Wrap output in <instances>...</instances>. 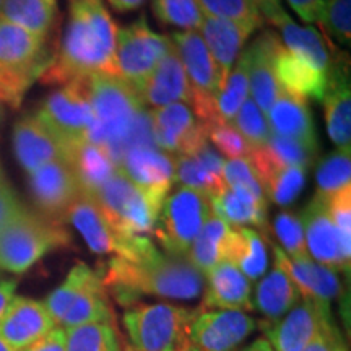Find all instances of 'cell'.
<instances>
[{
  "label": "cell",
  "mask_w": 351,
  "mask_h": 351,
  "mask_svg": "<svg viewBox=\"0 0 351 351\" xmlns=\"http://www.w3.org/2000/svg\"><path fill=\"white\" fill-rule=\"evenodd\" d=\"M171 47V38L153 32L142 15L132 25L117 29L114 54L116 73L138 91Z\"/></svg>",
  "instance_id": "obj_8"
},
{
  "label": "cell",
  "mask_w": 351,
  "mask_h": 351,
  "mask_svg": "<svg viewBox=\"0 0 351 351\" xmlns=\"http://www.w3.org/2000/svg\"><path fill=\"white\" fill-rule=\"evenodd\" d=\"M117 26L104 0H69V16L59 52L41 80L46 85H67L88 80L96 73H116Z\"/></svg>",
  "instance_id": "obj_1"
},
{
  "label": "cell",
  "mask_w": 351,
  "mask_h": 351,
  "mask_svg": "<svg viewBox=\"0 0 351 351\" xmlns=\"http://www.w3.org/2000/svg\"><path fill=\"white\" fill-rule=\"evenodd\" d=\"M0 117H2V108H0Z\"/></svg>",
  "instance_id": "obj_62"
},
{
  "label": "cell",
  "mask_w": 351,
  "mask_h": 351,
  "mask_svg": "<svg viewBox=\"0 0 351 351\" xmlns=\"http://www.w3.org/2000/svg\"><path fill=\"white\" fill-rule=\"evenodd\" d=\"M174 158V179L182 187L200 192L208 199H212L225 187V181H223L225 160L212 150L208 143L192 155Z\"/></svg>",
  "instance_id": "obj_29"
},
{
  "label": "cell",
  "mask_w": 351,
  "mask_h": 351,
  "mask_svg": "<svg viewBox=\"0 0 351 351\" xmlns=\"http://www.w3.org/2000/svg\"><path fill=\"white\" fill-rule=\"evenodd\" d=\"M302 351H346V348L340 330L333 326Z\"/></svg>",
  "instance_id": "obj_52"
},
{
  "label": "cell",
  "mask_w": 351,
  "mask_h": 351,
  "mask_svg": "<svg viewBox=\"0 0 351 351\" xmlns=\"http://www.w3.org/2000/svg\"><path fill=\"white\" fill-rule=\"evenodd\" d=\"M274 65L276 80L283 91L301 99H314L322 103L324 96L330 88V77L295 52L288 51L282 41L276 46Z\"/></svg>",
  "instance_id": "obj_21"
},
{
  "label": "cell",
  "mask_w": 351,
  "mask_h": 351,
  "mask_svg": "<svg viewBox=\"0 0 351 351\" xmlns=\"http://www.w3.org/2000/svg\"><path fill=\"white\" fill-rule=\"evenodd\" d=\"M41 36L0 19V104L20 108L26 91L52 62Z\"/></svg>",
  "instance_id": "obj_4"
},
{
  "label": "cell",
  "mask_w": 351,
  "mask_h": 351,
  "mask_svg": "<svg viewBox=\"0 0 351 351\" xmlns=\"http://www.w3.org/2000/svg\"><path fill=\"white\" fill-rule=\"evenodd\" d=\"M249 98V62L245 51L236 60L234 67L230 75L223 83L217 98V111L219 119L225 122H231L239 108L243 106L244 101Z\"/></svg>",
  "instance_id": "obj_38"
},
{
  "label": "cell",
  "mask_w": 351,
  "mask_h": 351,
  "mask_svg": "<svg viewBox=\"0 0 351 351\" xmlns=\"http://www.w3.org/2000/svg\"><path fill=\"white\" fill-rule=\"evenodd\" d=\"M152 10L160 23L174 26L179 32H199L204 23L197 0H152Z\"/></svg>",
  "instance_id": "obj_40"
},
{
  "label": "cell",
  "mask_w": 351,
  "mask_h": 351,
  "mask_svg": "<svg viewBox=\"0 0 351 351\" xmlns=\"http://www.w3.org/2000/svg\"><path fill=\"white\" fill-rule=\"evenodd\" d=\"M67 161L77 176L82 194L93 199L119 171L108 148L86 138L69 148Z\"/></svg>",
  "instance_id": "obj_26"
},
{
  "label": "cell",
  "mask_w": 351,
  "mask_h": 351,
  "mask_svg": "<svg viewBox=\"0 0 351 351\" xmlns=\"http://www.w3.org/2000/svg\"><path fill=\"white\" fill-rule=\"evenodd\" d=\"M169 191V187H138L117 171L98 192L96 202L117 231L127 236H143L155 231Z\"/></svg>",
  "instance_id": "obj_6"
},
{
  "label": "cell",
  "mask_w": 351,
  "mask_h": 351,
  "mask_svg": "<svg viewBox=\"0 0 351 351\" xmlns=\"http://www.w3.org/2000/svg\"><path fill=\"white\" fill-rule=\"evenodd\" d=\"M223 181L226 187L239 189V191L251 192L254 195H263L262 184L258 181L257 171L247 158L225 161L223 166Z\"/></svg>",
  "instance_id": "obj_49"
},
{
  "label": "cell",
  "mask_w": 351,
  "mask_h": 351,
  "mask_svg": "<svg viewBox=\"0 0 351 351\" xmlns=\"http://www.w3.org/2000/svg\"><path fill=\"white\" fill-rule=\"evenodd\" d=\"M210 215L212 208L208 197L189 187H181L165 200L153 232L165 252L186 256Z\"/></svg>",
  "instance_id": "obj_9"
},
{
  "label": "cell",
  "mask_w": 351,
  "mask_h": 351,
  "mask_svg": "<svg viewBox=\"0 0 351 351\" xmlns=\"http://www.w3.org/2000/svg\"><path fill=\"white\" fill-rule=\"evenodd\" d=\"M15 291H16V280L13 278H7L0 274V320H2L3 314L7 313L8 306L15 298Z\"/></svg>",
  "instance_id": "obj_54"
},
{
  "label": "cell",
  "mask_w": 351,
  "mask_h": 351,
  "mask_svg": "<svg viewBox=\"0 0 351 351\" xmlns=\"http://www.w3.org/2000/svg\"><path fill=\"white\" fill-rule=\"evenodd\" d=\"M269 23L275 26L280 41L288 51L302 57L330 78L335 77L340 69L350 65L346 60L348 57L343 52L332 49V43L324 38V34L311 26L298 25L285 8H280L269 20Z\"/></svg>",
  "instance_id": "obj_16"
},
{
  "label": "cell",
  "mask_w": 351,
  "mask_h": 351,
  "mask_svg": "<svg viewBox=\"0 0 351 351\" xmlns=\"http://www.w3.org/2000/svg\"><path fill=\"white\" fill-rule=\"evenodd\" d=\"M56 327L43 301L15 296L0 320V339L21 351Z\"/></svg>",
  "instance_id": "obj_20"
},
{
  "label": "cell",
  "mask_w": 351,
  "mask_h": 351,
  "mask_svg": "<svg viewBox=\"0 0 351 351\" xmlns=\"http://www.w3.org/2000/svg\"><path fill=\"white\" fill-rule=\"evenodd\" d=\"M148 119L155 147L173 156L192 155L208 143L207 130L189 104L152 109Z\"/></svg>",
  "instance_id": "obj_12"
},
{
  "label": "cell",
  "mask_w": 351,
  "mask_h": 351,
  "mask_svg": "<svg viewBox=\"0 0 351 351\" xmlns=\"http://www.w3.org/2000/svg\"><path fill=\"white\" fill-rule=\"evenodd\" d=\"M324 38L341 46L351 41V0H327L317 19Z\"/></svg>",
  "instance_id": "obj_44"
},
{
  "label": "cell",
  "mask_w": 351,
  "mask_h": 351,
  "mask_svg": "<svg viewBox=\"0 0 351 351\" xmlns=\"http://www.w3.org/2000/svg\"><path fill=\"white\" fill-rule=\"evenodd\" d=\"M65 351H121L112 324L93 322L64 328Z\"/></svg>",
  "instance_id": "obj_39"
},
{
  "label": "cell",
  "mask_w": 351,
  "mask_h": 351,
  "mask_svg": "<svg viewBox=\"0 0 351 351\" xmlns=\"http://www.w3.org/2000/svg\"><path fill=\"white\" fill-rule=\"evenodd\" d=\"M0 351H15V350H13L12 346H8L5 341L0 339Z\"/></svg>",
  "instance_id": "obj_58"
},
{
  "label": "cell",
  "mask_w": 351,
  "mask_h": 351,
  "mask_svg": "<svg viewBox=\"0 0 351 351\" xmlns=\"http://www.w3.org/2000/svg\"><path fill=\"white\" fill-rule=\"evenodd\" d=\"M226 262L238 267L249 282L261 278L269 265V256L262 236L252 228H232Z\"/></svg>",
  "instance_id": "obj_36"
},
{
  "label": "cell",
  "mask_w": 351,
  "mask_h": 351,
  "mask_svg": "<svg viewBox=\"0 0 351 351\" xmlns=\"http://www.w3.org/2000/svg\"><path fill=\"white\" fill-rule=\"evenodd\" d=\"M195 314L171 304L132 306L124 315L130 346L137 351H192L189 328Z\"/></svg>",
  "instance_id": "obj_7"
},
{
  "label": "cell",
  "mask_w": 351,
  "mask_h": 351,
  "mask_svg": "<svg viewBox=\"0 0 351 351\" xmlns=\"http://www.w3.org/2000/svg\"><path fill=\"white\" fill-rule=\"evenodd\" d=\"M270 132L278 137L291 138L306 145H319L309 104L282 90L265 114Z\"/></svg>",
  "instance_id": "obj_30"
},
{
  "label": "cell",
  "mask_w": 351,
  "mask_h": 351,
  "mask_svg": "<svg viewBox=\"0 0 351 351\" xmlns=\"http://www.w3.org/2000/svg\"><path fill=\"white\" fill-rule=\"evenodd\" d=\"M176 158L153 145H135L117 161V169L135 186L153 189L173 186Z\"/></svg>",
  "instance_id": "obj_23"
},
{
  "label": "cell",
  "mask_w": 351,
  "mask_h": 351,
  "mask_svg": "<svg viewBox=\"0 0 351 351\" xmlns=\"http://www.w3.org/2000/svg\"><path fill=\"white\" fill-rule=\"evenodd\" d=\"M241 351H274V348H271L270 343L265 339H258L254 341V343L249 345L247 348H244Z\"/></svg>",
  "instance_id": "obj_57"
},
{
  "label": "cell",
  "mask_w": 351,
  "mask_h": 351,
  "mask_svg": "<svg viewBox=\"0 0 351 351\" xmlns=\"http://www.w3.org/2000/svg\"><path fill=\"white\" fill-rule=\"evenodd\" d=\"M205 130H207V138L217 147V150L223 153L226 158H230V160L249 158V155H251L249 143L230 122H212V124L205 125Z\"/></svg>",
  "instance_id": "obj_47"
},
{
  "label": "cell",
  "mask_w": 351,
  "mask_h": 351,
  "mask_svg": "<svg viewBox=\"0 0 351 351\" xmlns=\"http://www.w3.org/2000/svg\"><path fill=\"white\" fill-rule=\"evenodd\" d=\"M328 213L339 231L341 251L351 261V187L341 189L327 197Z\"/></svg>",
  "instance_id": "obj_48"
},
{
  "label": "cell",
  "mask_w": 351,
  "mask_h": 351,
  "mask_svg": "<svg viewBox=\"0 0 351 351\" xmlns=\"http://www.w3.org/2000/svg\"><path fill=\"white\" fill-rule=\"evenodd\" d=\"M232 226L212 213L186 254L192 265L207 275L218 263L226 262Z\"/></svg>",
  "instance_id": "obj_35"
},
{
  "label": "cell",
  "mask_w": 351,
  "mask_h": 351,
  "mask_svg": "<svg viewBox=\"0 0 351 351\" xmlns=\"http://www.w3.org/2000/svg\"><path fill=\"white\" fill-rule=\"evenodd\" d=\"M333 326L328 302L304 300L267 327V341L274 351H302Z\"/></svg>",
  "instance_id": "obj_13"
},
{
  "label": "cell",
  "mask_w": 351,
  "mask_h": 351,
  "mask_svg": "<svg viewBox=\"0 0 351 351\" xmlns=\"http://www.w3.org/2000/svg\"><path fill=\"white\" fill-rule=\"evenodd\" d=\"M289 8L300 16L304 23H315L327 0H287Z\"/></svg>",
  "instance_id": "obj_53"
},
{
  "label": "cell",
  "mask_w": 351,
  "mask_h": 351,
  "mask_svg": "<svg viewBox=\"0 0 351 351\" xmlns=\"http://www.w3.org/2000/svg\"><path fill=\"white\" fill-rule=\"evenodd\" d=\"M103 283L121 306H134L142 296L195 300L205 288V275L186 256L160 252L152 243L134 258H111Z\"/></svg>",
  "instance_id": "obj_2"
},
{
  "label": "cell",
  "mask_w": 351,
  "mask_h": 351,
  "mask_svg": "<svg viewBox=\"0 0 351 351\" xmlns=\"http://www.w3.org/2000/svg\"><path fill=\"white\" fill-rule=\"evenodd\" d=\"M317 192L322 195H332L341 189L351 187V147L339 148L324 158L319 163Z\"/></svg>",
  "instance_id": "obj_41"
},
{
  "label": "cell",
  "mask_w": 351,
  "mask_h": 351,
  "mask_svg": "<svg viewBox=\"0 0 351 351\" xmlns=\"http://www.w3.org/2000/svg\"><path fill=\"white\" fill-rule=\"evenodd\" d=\"M328 137L337 148L351 145V88L350 70L343 67L332 78L330 88L322 99Z\"/></svg>",
  "instance_id": "obj_34"
},
{
  "label": "cell",
  "mask_w": 351,
  "mask_h": 351,
  "mask_svg": "<svg viewBox=\"0 0 351 351\" xmlns=\"http://www.w3.org/2000/svg\"><path fill=\"white\" fill-rule=\"evenodd\" d=\"M199 33L217 64L221 82L225 83L236 60L243 52L245 41L252 33H256V29L230 20L204 16V23H202Z\"/></svg>",
  "instance_id": "obj_28"
},
{
  "label": "cell",
  "mask_w": 351,
  "mask_h": 351,
  "mask_svg": "<svg viewBox=\"0 0 351 351\" xmlns=\"http://www.w3.org/2000/svg\"><path fill=\"white\" fill-rule=\"evenodd\" d=\"M138 93L143 104H148L153 109L174 103L191 104L192 88L174 46L156 65L152 75L143 82Z\"/></svg>",
  "instance_id": "obj_22"
},
{
  "label": "cell",
  "mask_w": 351,
  "mask_h": 351,
  "mask_svg": "<svg viewBox=\"0 0 351 351\" xmlns=\"http://www.w3.org/2000/svg\"><path fill=\"white\" fill-rule=\"evenodd\" d=\"M210 208L215 217L232 228L263 226L267 219V197L254 195L239 189L223 187L212 197Z\"/></svg>",
  "instance_id": "obj_32"
},
{
  "label": "cell",
  "mask_w": 351,
  "mask_h": 351,
  "mask_svg": "<svg viewBox=\"0 0 351 351\" xmlns=\"http://www.w3.org/2000/svg\"><path fill=\"white\" fill-rule=\"evenodd\" d=\"M125 351H137L135 348H132V346H127V350Z\"/></svg>",
  "instance_id": "obj_60"
},
{
  "label": "cell",
  "mask_w": 351,
  "mask_h": 351,
  "mask_svg": "<svg viewBox=\"0 0 351 351\" xmlns=\"http://www.w3.org/2000/svg\"><path fill=\"white\" fill-rule=\"evenodd\" d=\"M304 230L307 252L315 262L333 271H350V258L341 251V241L328 213L327 197L315 192L300 218Z\"/></svg>",
  "instance_id": "obj_17"
},
{
  "label": "cell",
  "mask_w": 351,
  "mask_h": 351,
  "mask_svg": "<svg viewBox=\"0 0 351 351\" xmlns=\"http://www.w3.org/2000/svg\"><path fill=\"white\" fill-rule=\"evenodd\" d=\"M112 320L114 313L103 278L93 269L88 267L80 288H78L72 304L69 306L67 313L60 322V327L70 328L93 322L112 324Z\"/></svg>",
  "instance_id": "obj_31"
},
{
  "label": "cell",
  "mask_w": 351,
  "mask_h": 351,
  "mask_svg": "<svg viewBox=\"0 0 351 351\" xmlns=\"http://www.w3.org/2000/svg\"><path fill=\"white\" fill-rule=\"evenodd\" d=\"M0 178H5V174H3V169H2V166H0Z\"/></svg>",
  "instance_id": "obj_59"
},
{
  "label": "cell",
  "mask_w": 351,
  "mask_h": 351,
  "mask_svg": "<svg viewBox=\"0 0 351 351\" xmlns=\"http://www.w3.org/2000/svg\"><path fill=\"white\" fill-rule=\"evenodd\" d=\"M247 160L257 171L263 194L274 204L285 207L300 197L306 182V169L278 163L263 145L251 148Z\"/></svg>",
  "instance_id": "obj_24"
},
{
  "label": "cell",
  "mask_w": 351,
  "mask_h": 351,
  "mask_svg": "<svg viewBox=\"0 0 351 351\" xmlns=\"http://www.w3.org/2000/svg\"><path fill=\"white\" fill-rule=\"evenodd\" d=\"M204 307L219 311H251V282L231 262L215 265L207 275Z\"/></svg>",
  "instance_id": "obj_27"
},
{
  "label": "cell",
  "mask_w": 351,
  "mask_h": 351,
  "mask_svg": "<svg viewBox=\"0 0 351 351\" xmlns=\"http://www.w3.org/2000/svg\"><path fill=\"white\" fill-rule=\"evenodd\" d=\"M274 230L276 238L280 239V243L283 245L282 251L287 254L289 258L302 261V258L311 257L309 252H307L302 223L298 215L291 212L278 213L275 218Z\"/></svg>",
  "instance_id": "obj_46"
},
{
  "label": "cell",
  "mask_w": 351,
  "mask_h": 351,
  "mask_svg": "<svg viewBox=\"0 0 351 351\" xmlns=\"http://www.w3.org/2000/svg\"><path fill=\"white\" fill-rule=\"evenodd\" d=\"M108 2L116 12L127 13V12L137 10V8L142 7L145 0H108Z\"/></svg>",
  "instance_id": "obj_56"
},
{
  "label": "cell",
  "mask_w": 351,
  "mask_h": 351,
  "mask_svg": "<svg viewBox=\"0 0 351 351\" xmlns=\"http://www.w3.org/2000/svg\"><path fill=\"white\" fill-rule=\"evenodd\" d=\"M21 351H65V330L62 327H54Z\"/></svg>",
  "instance_id": "obj_51"
},
{
  "label": "cell",
  "mask_w": 351,
  "mask_h": 351,
  "mask_svg": "<svg viewBox=\"0 0 351 351\" xmlns=\"http://www.w3.org/2000/svg\"><path fill=\"white\" fill-rule=\"evenodd\" d=\"M26 210L5 178H0V230Z\"/></svg>",
  "instance_id": "obj_50"
},
{
  "label": "cell",
  "mask_w": 351,
  "mask_h": 351,
  "mask_svg": "<svg viewBox=\"0 0 351 351\" xmlns=\"http://www.w3.org/2000/svg\"><path fill=\"white\" fill-rule=\"evenodd\" d=\"M88 96L93 124L86 140L108 148L116 165L135 145H155L140 93L119 75L96 73L90 77Z\"/></svg>",
  "instance_id": "obj_3"
},
{
  "label": "cell",
  "mask_w": 351,
  "mask_h": 351,
  "mask_svg": "<svg viewBox=\"0 0 351 351\" xmlns=\"http://www.w3.org/2000/svg\"><path fill=\"white\" fill-rule=\"evenodd\" d=\"M230 124L243 135L251 148L265 145L271 135L267 116L258 109L251 96L244 101V104L239 108Z\"/></svg>",
  "instance_id": "obj_43"
},
{
  "label": "cell",
  "mask_w": 351,
  "mask_h": 351,
  "mask_svg": "<svg viewBox=\"0 0 351 351\" xmlns=\"http://www.w3.org/2000/svg\"><path fill=\"white\" fill-rule=\"evenodd\" d=\"M251 2L261 10L263 20L267 21H269L280 8H283L280 0H251Z\"/></svg>",
  "instance_id": "obj_55"
},
{
  "label": "cell",
  "mask_w": 351,
  "mask_h": 351,
  "mask_svg": "<svg viewBox=\"0 0 351 351\" xmlns=\"http://www.w3.org/2000/svg\"><path fill=\"white\" fill-rule=\"evenodd\" d=\"M56 13L57 0H3L0 19L46 39L54 25Z\"/></svg>",
  "instance_id": "obj_37"
},
{
  "label": "cell",
  "mask_w": 351,
  "mask_h": 351,
  "mask_svg": "<svg viewBox=\"0 0 351 351\" xmlns=\"http://www.w3.org/2000/svg\"><path fill=\"white\" fill-rule=\"evenodd\" d=\"M300 291L285 269L275 261L274 269L257 285L252 307L265 315L270 324L285 317L300 301Z\"/></svg>",
  "instance_id": "obj_33"
},
{
  "label": "cell",
  "mask_w": 351,
  "mask_h": 351,
  "mask_svg": "<svg viewBox=\"0 0 351 351\" xmlns=\"http://www.w3.org/2000/svg\"><path fill=\"white\" fill-rule=\"evenodd\" d=\"M275 261L283 267L285 271L296 285L301 298L311 301L328 302L340 295V280L337 271L315 262L313 257L295 261L289 258L280 247H274Z\"/></svg>",
  "instance_id": "obj_25"
},
{
  "label": "cell",
  "mask_w": 351,
  "mask_h": 351,
  "mask_svg": "<svg viewBox=\"0 0 351 351\" xmlns=\"http://www.w3.org/2000/svg\"><path fill=\"white\" fill-rule=\"evenodd\" d=\"M280 36L275 29H263L245 49L249 62V96L263 114L282 93V86L275 75L274 57Z\"/></svg>",
  "instance_id": "obj_19"
},
{
  "label": "cell",
  "mask_w": 351,
  "mask_h": 351,
  "mask_svg": "<svg viewBox=\"0 0 351 351\" xmlns=\"http://www.w3.org/2000/svg\"><path fill=\"white\" fill-rule=\"evenodd\" d=\"M263 147L269 150L271 156L278 163L285 166H296V168L309 169L317 160L319 145H306L296 140L278 137V135H270Z\"/></svg>",
  "instance_id": "obj_45"
},
{
  "label": "cell",
  "mask_w": 351,
  "mask_h": 351,
  "mask_svg": "<svg viewBox=\"0 0 351 351\" xmlns=\"http://www.w3.org/2000/svg\"><path fill=\"white\" fill-rule=\"evenodd\" d=\"M204 16L230 20L257 29L263 26V16L251 0H197Z\"/></svg>",
  "instance_id": "obj_42"
},
{
  "label": "cell",
  "mask_w": 351,
  "mask_h": 351,
  "mask_svg": "<svg viewBox=\"0 0 351 351\" xmlns=\"http://www.w3.org/2000/svg\"><path fill=\"white\" fill-rule=\"evenodd\" d=\"M69 244L64 223L26 208L0 230V270L25 274L44 256Z\"/></svg>",
  "instance_id": "obj_5"
},
{
  "label": "cell",
  "mask_w": 351,
  "mask_h": 351,
  "mask_svg": "<svg viewBox=\"0 0 351 351\" xmlns=\"http://www.w3.org/2000/svg\"><path fill=\"white\" fill-rule=\"evenodd\" d=\"M2 5H3V0H0V10H2Z\"/></svg>",
  "instance_id": "obj_61"
},
{
  "label": "cell",
  "mask_w": 351,
  "mask_h": 351,
  "mask_svg": "<svg viewBox=\"0 0 351 351\" xmlns=\"http://www.w3.org/2000/svg\"><path fill=\"white\" fill-rule=\"evenodd\" d=\"M67 221L75 226L88 247L96 254H116V257L134 258L152 244L145 236H127L117 231L93 197L83 194L78 197L69 210Z\"/></svg>",
  "instance_id": "obj_11"
},
{
  "label": "cell",
  "mask_w": 351,
  "mask_h": 351,
  "mask_svg": "<svg viewBox=\"0 0 351 351\" xmlns=\"http://www.w3.org/2000/svg\"><path fill=\"white\" fill-rule=\"evenodd\" d=\"M29 189L43 217L67 221L69 210L82 195L77 176L67 160H57L29 173Z\"/></svg>",
  "instance_id": "obj_14"
},
{
  "label": "cell",
  "mask_w": 351,
  "mask_h": 351,
  "mask_svg": "<svg viewBox=\"0 0 351 351\" xmlns=\"http://www.w3.org/2000/svg\"><path fill=\"white\" fill-rule=\"evenodd\" d=\"M256 327V320L243 311H197L189 340L192 351H236Z\"/></svg>",
  "instance_id": "obj_15"
},
{
  "label": "cell",
  "mask_w": 351,
  "mask_h": 351,
  "mask_svg": "<svg viewBox=\"0 0 351 351\" xmlns=\"http://www.w3.org/2000/svg\"><path fill=\"white\" fill-rule=\"evenodd\" d=\"M67 150L88 138L93 111L88 96V80L72 82L51 93L34 114Z\"/></svg>",
  "instance_id": "obj_10"
},
{
  "label": "cell",
  "mask_w": 351,
  "mask_h": 351,
  "mask_svg": "<svg viewBox=\"0 0 351 351\" xmlns=\"http://www.w3.org/2000/svg\"><path fill=\"white\" fill-rule=\"evenodd\" d=\"M13 150L28 174L69 155L67 147L36 116L21 117L13 127Z\"/></svg>",
  "instance_id": "obj_18"
}]
</instances>
